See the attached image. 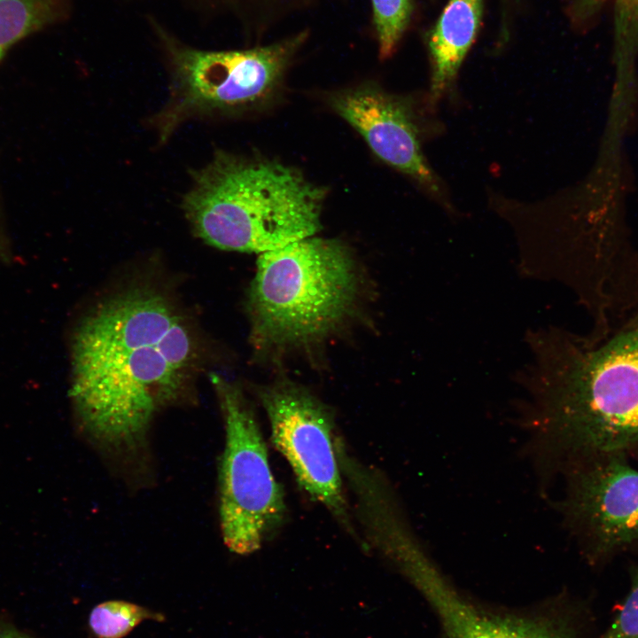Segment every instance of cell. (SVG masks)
<instances>
[{"label":"cell","mask_w":638,"mask_h":638,"mask_svg":"<svg viewBox=\"0 0 638 638\" xmlns=\"http://www.w3.org/2000/svg\"><path fill=\"white\" fill-rule=\"evenodd\" d=\"M197 354L163 294L136 288L103 300L72 338L69 393L82 429L107 448H135L156 414L184 393Z\"/></svg>","instance_id":"cell-1"},{"label":"cell","mask_w":638,"mask_h":638,"mask_svg":"<svg viewBox=\"0 0 638 638\" xmlns=\"http://www.w3.org/2000/svg\"><path fill=\"white\" fill-rule=\"evenodd\" d=\"M519 374L536 456L570 468L638 452V302L604 336L527 334Z\"/></svg>","instance_id":"cell-2"},{"label":"cell","mask_w":638,"mask_h":638,"mask_svg":"<svg viewBox=\"0 0 638 638\" xmlns=\"http://www.w3.org/2000/svg\"><path fill=\"white\" fill-rule=\"evenodd\" d=\"M327 192L276 160L218 152L194 172L183 207L207 245L261 254L315 236Z\"/></svg>","instance_id":"cell-3"},{"label":"cell","mask_w":638,"mask_h":638,"mask_svg":"<svg viewBox=\"0 0 638 638\" xmlns=\"http://www.w3.org/2000/svg\"><path fill=\"white\" fill-rule=\"evenodd\" d=\"M358 276L341 240L309 237L261 253L248 293L252 335L262 347L326 338L353 312Z\"/></svg>","instance_id":"cell-4"},{"label":"cell","mask_w":638,"mask_h":638,"mask_svg":"<svg viewBox=\"0 0 638 638\" xmlns=\"http://www.w3.org/2000/svg\"><path fill=\"white\" fill-rule=\"evenodd\" d=\"M157 28L172 80L170 98L153 121L163 142L196 114L248 111L268 102L307 35L301 32L250 49L207 51Z\"/></svg>","instance_id":"cell-5"},{"label":"cell","mask_w":638,"mask_h":638,"mask_svg":"<svg viewBox=\"0 0 638 638\" xmlns=\"http://www.w3.org/2000/svg\"><path fill=\"white\" fill-rule=\"evenodd\" d=\"M209 377L225 429L219 466L222 537L231 552L248 556L283 525L284 494L272 472L265 440L243 392L214 373Z\"/></svg>","instance_id":"cell-6"},{"label":"cell","mask_w":638,"mask_h":638,"mask_svg":"<svg viewBox=\"0 0 638 638\" xmlns=\"http://www.w3.org/2000/svg\"><path fill=\"white\" fill-rule=\"evenodd\" d=\"M258 396L269 422L271 441L289 463L300 487L366 550L345 494L332 412L310 392L291 381L262 386Z\"/></svg>","instance_id":"cell-7"},{"label":"cell","mask_w":638,"mask_h":638,"mask_svg":"<svg viewBox=\"0 0 638 638\" xmlns=\"http://www.w3.org/2000/svg\"><path fill=\"white\" fill-rule=\"evenodd\" d=\"M563 504L569 522L595 556L638 544V470L622 459L572 469Z\"/></svg>","instance_id":"cell-8"},{"label":"cell","mask_w":638,"mask_h":638,"mask_svg":"<svg viewBox=\"0 0 638 638\" xmlns=\"http://www.w3.org/2000/svg\"><path fill=\"white\" fill-rule=\"evenodd\" d=\"M330 104L377 158L443 199L440 182L422 152L416 121L402 100L366 83L333 93Z\"/></svg>","instance_id":"cell-9"},{"label":"cell","mask_w":638,"mask_h":638,"mask_svg":"<svg viewBox=\"0 0 638 638\" xmlns=\"http://www.w3.org/2000/svg\"><path fill=\"white\" fill-rule=\"evenodd\" d=\"M440 617L444 638H574L568 619L492 614L462 598L436 574L419 587Z\"/></svg>","instance_id":"cell-10"},{"label":"cell","mask_w":638,"mask_h":638,"mask_svg":"<svg viewBox=\"0 0 638 638\" xmlns=\"http://www.w3.org/2000/svg\"><path fill=\"white\" fill-rule=\"evenodd\" d=\"M484 0H448L428 37L429 91L436 103L453 83L480 27Z\"/></svg>","instance_id":"cell-11"},{"label":"cell","mask_w":638,"mask_h":638,"mask_svg":"<svg viewBox=\"0 0 638 638\" xmlns=\"http://www.w3.org/2000/svg\"><path fill=\"white\" fill-rule=\"evenodd\" d=\"M61 0H0V61L18 41L55 20Z\"/></svg>","instance_id":"cell-12"},{"label":"cell","mask_w":638,"mask_h":638,"mask_svg":"<svg viewBox=\"0 0 638 638\" xmlns=\"http://www.w3.org/2000/svg\"><path fill=\"white\" fill-rule=\"evenodd\" d=\"M145 619L162 621L164 616L132 603L107 601L93 608L89 625L98 638H122Z\"/></svg>","instance_id":"cell-13"},{"label":"cell","mask_w":638,"mask_h":638,"mask_svg":"<svg viewBox=\"0 0 638 638\" xmlns=\"http://www.w3.org/2000/svg\"><path fill=\"white\" fill-rule=\"evenodd\" d=\"M378 53L381 59L393 55L405 33L414 0H371Z\"/></svg>","instance_id":"cell-14"},{"label":"cell","mask_w":638,"mask_h":638,"mask_svg":"<svg viewBox=\"0 0 638 638\" xmlns=\"http://www.w3.org/2000/svg\"><path fill=\"white\" fill-rule=\"evenodd\" d=\"M598 638H638V566L631 572L630 589L624 603Z\"/></svg>","instance_id":"cell-15"},{"label":"cell","mask_w":638,"mask_h":638,"mask_svg":"<svg viewBox=\"0 0 638 638\" xmlns=\"http://www.w3.org/2000/svg\"><path fill=\"white\" fill-rule=\"evenodd\" d=\"M0 638H33L12 623L0 619Z\"/></svg>","instance_id":"cell-16"},{"label":"cell","mask_w":638,"mask_h":638,"mask_svg":"<svg viewBox=\"0 0 638 638\" xmlns=\"http://www.w3.org/2000/svg\"><path fill=\"white\" fill-rule=\"evenodd\" d=\"M636 5H638V0H632Z\"/></svg>","instance_id":"cell-17"},{"label":"cell","mask_w":638,"mask_h":638,"mask_svg":"<svg viewBox=\"0 0 638 638\" xmlns=\"http://www.w3.org/2000/svg\"><path fill=\"white\" fill-rule=\"evenodd\" d=\"M0 242H1V236H0Z\"/></svg>","instance_id":"cell-18"}]
</instances>
